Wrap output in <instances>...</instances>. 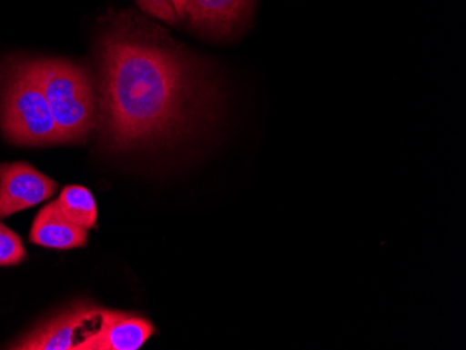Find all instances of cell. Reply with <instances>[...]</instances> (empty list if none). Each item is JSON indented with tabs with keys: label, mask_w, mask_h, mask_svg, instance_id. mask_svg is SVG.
Masks as SVG:
<instances>
[{
	"label": "cell",
	"mask_w": 466,
	"mask_h": 350,
	"mask_svg": "<svg viewBox=\"0 0 466 350\" xmlns=\"http://www.w3.org/2000/svg\"><path fill=\"white\" fill-rule=\"evenodd\" d=\"M30 240L48 249H76L87 245L88 231L70 221L60 210L57 201H52L34 219Z\"/></svg>",
	"instance_id": "ba28073f"
},
{
	"label": "cell",
	"mask_w": 466,
	"mask_h": 350,
	"mask_svg": "<svg viewBox=\"0 0 466 350\" xmlns=\"http://www.w3.org/2000/svg\"><path fill=\"white\" fill-rule=\"evenodd\" d=\"M56 201L62 213L81 228L90 231L96 226L98 210L90 190L72 185L60 192Z\"/></svg>",
	"instance_id": "9c48e42d"
},
{
	"label": "cell",
	"mask_w": 466,
	"mask_h": 350,
	"mask_svg": "<svg viewBox=\"0 0 466 350\" xmlns=\"http://www.w3.org/2000/svg\"><path fill=\"white\" fill-rule=\"evenodd\" d=\"M66 143H81L96 126L94 81L87 70L63 59L27 60Z\"/></svg>",
	"instance_id": "7a4b0ae2"
},
{
	"label": "cell",
	"mask_w": 466,
	"mask_h": 350,
	"mask_svg": "<svg viewBox=\"0 0 466 350\" xmlns=\"http://www.w3.org/2000/svg\"><path fill=\"white\" fill-rule=\"evenodd\" d=\"M101 310V307L90 303H76L39 324L23 338L10 345L9 349L76 350L77 345L96 329H90V324L98 323Z\"/></svg>",
	"instance_id": "277c9868"
},
{
	"label": "cell",
	"mask_w": 466,
	"mask_h": 350,
	"mask_svg": "<svg viewBox=\"0 0 466 350\" xmlns=\"http://www.w3.org/2000/svg\"><path fill=\"white\" fill-rule=\"evenodd\" d=\"M154 334V324L141 315L102 308L96 328L76 350H138Z\"/></svg>",
	"instance_id": "52a82bcc"
},
{
	"label": "cell",
	"mask_w": 466,
	"mask_h": 350,
	"mask_svg": "<svg viewBox=\"0 0 466 350\" xmlns=\"http://www.w3.org/2000/svg\"><path fill=\"white\" fill-rule=\"evenodd\" d=\"M96 125L114 150L169 145L214 123L213 72L154 23L115 15L96 45Z\"/></svg>",
	"instance_id": "6da1fadb"
},
{
	"label": "cell",
	"mask_w": 466,
	"mask_h": 350,
	"mask_svg": "<svg viewBox=\"0 0 466 350\" xmlns=\"http://www.w3.org/2000/svg\"><path fill=\"white\" fill-rule=\"evenodd\" d=\"M56 192L57 183L31 165L0 164V219L35 207Z\"/></svg>",
	"instance_id": "8992f818"
},
{
	"label": "cell",
	"mask_w": 466,
	"mask_h": 350,
	"mask_svg": "<svg viewBox=\"0 0 466 350\" xmlns=\"http://www.w3.org/2000/svg\"><path fill=\"white\" fill-rule=\"evenodd\" d=\"M179 20L203 35L228 38L248 23L254 0H174Z\"/></svg>",
	"instance_id": "5b68a950"
},
{
	"label": "cell",
	"mask_w": 466,
	"mask_h": 350,
	"mask_svg": "<svg viewBox=\"0 0 466 350\" xmlns=\"http://www.w3.org/2000/svg\"><path fill=\"white\" fill-rule=\"evenodd\" d=\"M0 129L21 147L66 143L27 60L12 65L0 93Z\"/></svg>",
	"instance_id": "3957f363"
},
{
	"label": "cell",
	"mask_w": 466,
	"mask_h": 350,
	"mask_svg": "<svg viewBox=\"0 0 466 350\" xmlns=\"http://www.w3.org/2000/svg\"><path fill=\"white\" fill-rule=\"evenodd\" d=\"M27 257L23 240L15 232L0 222V265H17Z\"/></svg>",
	"instance_id": "30bf717a"
},
{
	"label": "cell",
	"mask_w": 466,
	"mask_h": 350,
	"mask_svg": "<svg viewBox=\"0 0 466 350\" xmlns=\"http://www.w3.org/2000/svg\"><path fill=\"white\" fill-rule=\"evenodd\" d=\"M137 4L143 12L159 18L167 25H175L179 23L174 0H137Z\"/></svg>",
	"instance_id": "8fae6325"
}]
</instances>
